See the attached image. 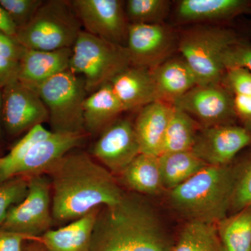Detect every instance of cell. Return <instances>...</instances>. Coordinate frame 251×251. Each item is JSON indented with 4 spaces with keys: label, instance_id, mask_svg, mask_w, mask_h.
I'll use <instances>...</instances> for the list:
<instances>
[{
    "label": "cell",
    "instance_id": "cell-1",
    "mask_svg": "<svg viewBox=\"0 0 251 251\" xmlns=\"http://www.w3.org/2000/svg\"><path fill=\"white\" fill-rule=\"evenodd\" d=\"M48 176L52 219L57 224L72 222L97 208L116 204L125 193L115 175L81 150L67 153Z\"/></svg>",
    "mask_w": 251,
    "mask_h": 251
},
{
    "label": "cell",
    "instance_id": "cell-2",
    "mask_svg": "<svg viewBox=\"0 0 251 251\" xmlns=\"http://www.w3.org/2000/svg\"><path fill=\"white\" fill-rule=\"evenodd\" d=\"M173 244L151 204L125 192L120 202L99 210L91 251H173Z\"/></svg>",
    "mask_w": 251,
    "mask_h": 251
},
{
    "label": "cell",
    "instance_id": "cell-3",
    "mask_svg": "<svg viewBox=\"0 0 251 251\" xmlns=\"http://www.w3.org/2000/svg\"><path fill=\"white\" fill-rule=\"evenodd\" d=\"M232 166H207L170 191L172 207L188 221L218 224L229 215Z\"/></svg>",
    "mask_w": 251,
    "mask_h": 251
},
{
    "label": "cell",
    "instance_id": "cell-4",
    "mask_svg": "<svg viewBox=\"0 0 251 251\" xmlns=\"http://www.w3.org/2000/svg\"><path fill=\"white\" fill-rule=\"evenodd\" d=\"M82 25L72 1H44L30 22L16 31L15 39L28 49H72Z\"/></svg>",
    "mask_w": 251,
    "mask_h": 251
},
{
    "label": "cell",
    "instance_id": "cell-5",
    "mask_svg": "<svg viewBox=\"0 0 251 251\" xmlns=\"http://www.w3.org/2000/svg\"><path fill=\"white\" fill-rule=\"evenodd\" d=\"M31 88L47 108L52 133L87 134L83 103L89 93L83 77L68 69Z\"/></svg>",
    "mask_w": 251,
    "mask_h": 251
},
{
    "label": "cell",
    "instance_id": "cell-6",
    "mask_svg": "<svg viewBox=\"0 0 251 251\" xmlns=\"http://www.w3.org/2000/svg\"><path fill=\"white\" fill-rule=\"evenodd\" d=\"M239 40L234 31L224 27H198L184 31L178 42L182 59L196 77L197 85L222 82L225 51Z\"/></svg>",
    "mask_w": 251,
    "mask_h": 251
},
{
    "label": "cell",
    "instance_id": "cell-7",
    "mask_svg": "<svg viewBox=\"0 0 251 251\" xmlns=\"http://www.w3.org/2000/svg\"><path fill=\"white\" fill-rule=\"evenodd\" d=\"M130 65L128 50L125 46L82 30L72 48L69 70L84 77L90 94L109 83Z\"/></svg>",
    "mask_w": 251,
    "mask_h": 251
},
{
    "label": "cell",
    "instance_id": "cell-8",
    "mask_svg": "<svg viewBox=\"0 0 251 251\" xmlns=\"http://www.w3.org/2000/svg\"><path fill=\"white\" fill-rule=\"evenodd\" d=\"M53 223L50 180L48 175H37L28 178L27 196L11 208L0 227L35 239L51 229Z\"/></svg>",
    "mask_w": 251,
    "mask_h": 251
},
{
    "label": "cell",
    "instance_id": "cell-9",
    "mask_svg": "<svg viewBox=\"0 0 251 251\" xmlns=\"http://www.w3.org/2000/svg\"><path fill=\"white\" fill-rule=\"evenodd\" d=\"M49 121V112L34 89L17 80L1 92V125L5 140H13Z\"/></svg>",
    "mask_w": 251,
    "mask_h": 251
},
{
    "label": "cell",
    "instance_id": "cell-10",
    "mask_svg": "<svg viewBox=\"0 0 251 251\" xmlns=\"http://www.w3.org/2000/svg\"><path fill=\"white\" fill-rule=\"evenodd\" d=\"M72 4L82 30L110 41L126 45L129 23L125 3L120 0H73Z\"/></svg>",
    "mask_w": 251,
    "mask_h": 251
},
{
    "label": "cell",
    "instance_id": "cell-11",
    "mask_svg": "<svg viewBox=\"0 0 251 251\" xmlns=\"http://www.w3.org/2000/svg\"><path fill=\"white\" fill-rule=\"evenodd\" d=\"M133 122L117 118L99 134L90 155L112 175L118 176L140 153Z\"/></svg>",
    "mask_w": 251,
    "mask_h": 251
},
{
    "label": "cell",
    "instance_id": "cell-12",
    "mask_svg": "<svg viewBox=\"0 0 251 251\" xmlns=\"http://www.w3.org/2000/svg\"><path fill=\"white\" fill-rule=\"evenodd\" d=\"M251 144L250 130L227 124L200 129L191 151L207 166H227Z\"/></svg>",
    "mask_w": 251,
    "mask_h": 251
},
{
    "label": "cell",
    "instance_id": "cell-13",
    "mask_svg": "<svg viewBox=\"0 0 251 251\" xmlns=\"http://www.w3.org/2000/svg\"><path fill=\"white\" fill-rule=\"evenodd\" d=\"M233 94L224 85H196L173 105L204 127L232 124Z\"/></svg>",
    "mask_w": 251,
    "mask_h": 251
},
{
    "label": "cell",
    "instance_id": "cell-14",
    "mask_svg": "<svg viewBox=\"0 0 251 251\" xmlns=\"http://www.w3.org/2000/svg\"><path fill=\"white\" fill-rule=\"evenodd\" d=\"M175 46L173 31L162 24H130L126 48L130 64L151 69L167 60Z\"/></svg>",
    "mask_w": 251,
    "mask_h": 251
},
{
    "label": "cell",
    "instance_id": "cell-15",
    "mask_svg": "<svg viewBox=\"0 0 251 251\" xmlns=\"http://www.w3.org/2000/svg\"><path fill=\"white\" fill-rule=\"evenodd\" d=\"M87 134L52 133L36 143L20 163L14 176L48 175L67 153L83 144Z\"/></svg>",
    "mask_w": 251,
    "mask_h": 251
},
{
    "label": "cell",
    "instance_id": "cell-16",
    "mask_svg": "<svg viewBox=\"0 0 251 251\" xmlns=\"http://www.w3.org/2000/svg\"><path fill=\"white\" fill-rule=\"evenodd\" d=\"M125 111L141 109L158 100L150 69L130 65L110 82Z\"/></svg>",
    "mask_w": 251,
    "mask_h": 251
},
{
    "label": "cell",
    "instance_id": "cell-17",
    "mask_svg": "<svg viewBox=\"0 0 251 251\" xmlns=\"http://www.w3.org/2000/svg\"><path fill=\"white\" fill-rule=\"evenodd\" d=\"M72 54V49L39 50L25 48L19 62L18 80L30 87L39 85L69 69Z\"/></svg>",
    "mask_w": 251,
    "mask_h": 251
},
{
    "label": "cell",
    "instance_id": "cell-18",
    "mask_svg": "<svg viewBox=\"0 0 251 251\" xmlns=\"http://www.w3.org/2000/svg\"><path fill=\"white\" fill-rule=\"evenodd\" d=\"M174 105L156 100L140 109L133 122L141 153L160 156Z\"/></svg>",
    "mask_w": 251,
    "mask_h": 251
},
{
    "label": "cell",
    "instance_id": "cell-19",
    "mask_svg": "<svg viewBox=\"0 0 251 251\" xmlns=\"http://www.w3.org/2000/svg\"><path fill=\"white\" fill-rule=\"evenodd\" d=\"M150 71L161 101L173 105L197 85L194 74L182 58L167 59Z\"/></svg>",
    "mask_w": 251,
    "mask_h": 251
},
{
    "label": "cell",
    "instance_id": "cell-20",
    "mask_svg": "<svg viewBox=\"0 0 251 251\" xmlns=\"http://www.w3.org/2000/svg\"><path fill=\"white\" fill-rule=\"evenodd\" d=\"M251 11L247 0H181L177 3L176 14L183 23L225 21Z\"/></svg>",
    "mask_w": 251,
    "mask_h": 251
},
{
    "label": "cell",
    "instance_id": "cell-21",
    "mask_svg": "<svg viewBox=\"0 0 251 251\" xmlns=\"http://www.w3.org/2000/svg\"><path fill=\"white\" fill-rule=\"evenodd\" d=\"M97 208L64 227L50 229L39 239L47 251H91L92 233L99 210Z\"/></svg>",
    "mask_w": 251,
    "mask_h": 251
},
{
    "label": "cell",
    "instance_id": "cell-22",
    "mask_svg": "<svg viewBox=\"0 0 251 251\" xmlns=\"http://www.w3.org/2000/svg\"><path fill=\"white\" fill-rule=\"evenodd\" d=\"M125 112L110 82L88 94L83 103V117L87 135H99Z\"/></svg>",
    "mask_w": 251,
    "mask_h": 251
},
{
    "label": "cell",
    "instance_id": "cell-23",
    "mask_svg": "<svg viewBox=\"0 0 251 251\" xmlns=\"http://www.w3.org/2000/svg\"><path fill=\"white\" fill-rule=\"evenodd\" d=\"M159 156L140 153L118 175V181L130 192L156 196L164 189L159 166Z\"/></svg>",
    "mask_w": 251,
    "mask_h": 251
},
{
    "label": "cell",
    "instance_id": "cell-24",
    "mask_svg": "<svg viewBox=\"0 0 251 251\" xmlns=\"http://www.w3.org/2000/svg\"><path fill=\"white\" fill-rule=\"evenodd\" d=\"M158 157L163 188L169 191L182 184L207 166L192 151L163 153Z\"/></svg>",
    "mask_w": 251,
    "mask_h": 251
},
{
    "label": "cell",
    "instance_id": "cell-25",
    "mask_svg": "<svg viewBox=\"0 0 251 251\" xmlns=\"http://www.w3.org/2000/svg\"><path fill=\"white\" fill-rule=\"evenodd\" d=\"M173 251H225L217 224L188 221L175 241Z\"/></svg>",
    "mask_w": 251,
    "mask_h": 251
},
{
    "label": "cell",
    "instance_id": "cell-26",
    "mask_svg": "<svg viewBox=\"0 0 251 251\" xmlns=\"http://www.w3.org/2000/svg\"><path fill=\"white\" fill-rule=\"evenodd\" d=\"M199 130L198 122L174 105L163 138L161 155L191 151Z\"/></svg>",
    "mask_w": 251,
    "mask_h": 251
},
{
    "label": "cell",
    "instance_id": "cell-27",
    "mask_svg": "<svg viewBox=\"0 0 251 251\" xmlns=\"http://www.w3.org/2000/svg\"><path fill=\"white\" fill-rule=\"evenodd\" d=\"M217 228L225 251H251V206L227 216Z\"/></svg>",
    "mask_w": 251,
    "mask_h": 251
},
{
    "label": "cell",
    "instance_id": "cell-28",
    "mask_svg": "<svg viewBox=\"0 0 251 251\" xmlns=\"http://www.w3.org/2000/svg\"><path fill=\"white\" fill-rule=\"evenodd\" d=\"M52 133L43 125L36 126L23 135L10 149L9 152L0 157V184L14 177V173L30 149Z\"/></svg>",
    "mask_w": 251,
    "mask_h": 251
},
{
    "label": "cell",
    "instance_id": "cell-29",
    "mask_svg": "<svg viewBox=\"0 0 251 251\" xmlns=\"http://www.w3.org/2000/svg\"><path fill=\"white\" fill-rule=\"evenodd\" d=\"M171 1L167 0H128L125 3L130 24H161L169 14Z\"/></svg>",
    "mask_w": 251,
    "mask_h": 251
},
{
    "label": "cell",
    "instance_id": "cell-30",
    "mask_svg": "<svg viewBox=\"0 0 251 251\" xmlns=\"http://www.w3.org/2000/svg\"><path fill=\"white\" fill-rule=\"evenodd\" d=\"M232 166L233 186L229 214L251 206V152Z\"/></svg>",
    "mask_w": 251,
    "mask_h": 251
},
{
    "label": "cell",
    "instance_id": "cell-31",
    "mask_svg": "<svg viewBox=\"0 0 251 251\" xmlns=\"http://www.w3.org/2000/svg\"><path fill=\"white\" fill-rule=\"evenodd\" d=\"M28 192V178L17 176L0 184V226L11 207L22 202Z\"/></svg>",
    "mask_w": 251,
    "mask_h": 251
},
{
    "label": "cell",
    "instance_id": "cell-32",
    "mask_svg": "<svg viewBox=\"0 0 251 251\" xmlns=\"http://www.w3.org/2000/svg\"><path fill=\"white\" fill-rule=\"evenodd\" d=\"M44 0H0V5L6 11L18 29L30 22Z\"/></svg>",
    "mask_w": 251,
    "mask_h": 251
},
{
    "label": "cell",
    "instance_id": "cell-33",
    "mask_svg": "<svg viewBox=\"0 0 251 251\" xmlns=\"http://www.w3.org/2000/svg\"><path fill=\"white\" fill-rule=\"evenodd\" d=\"M223 62L226 72L241 68L251 72V44L240 40L234 43L225 51Z\"/></svg>",
    "mask_w": 251,
    "mask_h": 251
},
{
    "label": "cell",
    "instance_id": "cell-34",
    "mask_svg": "<svg viewBox=\"0 0 251 251\" xmlns=\"http://www.w3.org/2000/svg\"><path fill=\"white\" fill-rule=\"evenodd\" d=\"M222 82L233 95L251 96V72L247 69L241 68L227 69Z\"/></svg>",
    "mask_w": 251,
    "mask_h": 251
},
{
    "label": "cell",
    "instance_id": "cell-35",
    "mask_svg": "<svg viewBox=\"0 0 251 251\" xmlns=\"http://www.w3.org/2000/svg\"><path fill=\"white\" fill-rule=\"evenodd\" d=\"M24 50L15 38L0 31V57L20 62Z\"/></svg>",
    "mask_w": 251,
    "mask_h": 251
},
{
    "label": "cell",
    "instance_id": "cell-36",
    "mask_svg": "<svg viewBox=\"0 0 251 251\" xmlns=\"http://www.w3.org/2000/svg\"><path fill=\"white\" fill-rule=\"evenodd\" d=\"M233 105L236 117H239L244 127L251 131V96L233 95Z\"/></svg>",
    "mask_w": 251,
    "mask_h": 251
},
{
    "label": "cell",
    "instance_id": "cell-37",
    "mask_svg": "<svg viewBox=\"0 0 251 251\" xmlns=\"http://www.w3.org/2000/svg\"><path fill=\"white\" fill-rule=\"evenodd\" d=\"M29 238L0 227V251H22L23 243Z\"/></svg>",
    "mask_w": 251,
    "mask_h": 251
},
{
    "label": "cell",
    "instance_id": "cell-38",
    "mask_svg": "<svg viewBox=\"0 0 251 251\" xmlns=\"http://www.w3.org/2000/svg\"><path fill=\"white\" fill-rule=\"evenodd\" d=\"M19 62L0 57V88L18 79Z\"/></svg>",
    "mask_w": 251,
    "mask_h": 251
},
{
    "label": "cell",
    "instance_id": "cell-39",
    "mask_svg": "<svg viewBox=\"0 0 251 251\" xmlns=\"http://www.w3.org/2000/svg\"><path fill=\"white\" fill-rule=\"evenodd\" d=\"M0 31L15 38L17 28L9 18V15L0 5Z\"/></svg>",
    "mask_w": 251,
    "mask_h": 251
},
{
    "label": "cell",
    "instance_id": "cell-40",
    "mask_svg": "<svg viewBox=\"0 0 251 251\" xmlns=\"http://www.w3.org/2000/svg\"><path fill=\"white\" fill-rule=\"evenodd\" d=\"M22 251H47L39 238L26 239L23 243Z\"/></svg>",
    "mask_w": 251,
    "mask_h": 251
},
{
    "label": "cell",
    "instance_id": "cell-41",
    "mask_svg": "<svg viewBox=\"0 0 251 251\" xmlns=\"http://www.w3.org/2000/svg\"><path fill=\"white\" fill-rule=\"evenodd\" d=\"M1 92L2 88H0V150L4 146L5 142L4 133H3L2 125H1Z\"/></svg>",
    "mask_w": 251,
    "mask_h": 251
},
{
    "label": "cell",
    "instance_id": "cell-42",
    "mask_svg": "<svg viewBox=\"0 0 251 251\" xmlns=\"http://www.w3.org/2000/svg\"><path fill=\"white\" fill-rule=\"evenodd\" d=\"M4 154H3L2 151H1V150H0V157L2 156Z\"/></svg>",
    "mask_w": 251,
    "mask_h": 251
},
{
    "label": "cell",
    "instance_id": "cell-43",
    "mask_svg": "<svg viewBox=\"0 0 251 251\" xmlns=\"http://www.w3.org/2000/svg\"></svg>",
    "mask_w": 251,
    "mask_h": 251
}]
</instances>
